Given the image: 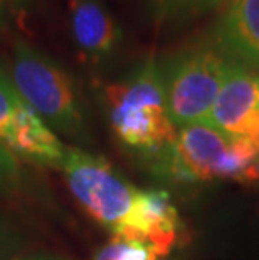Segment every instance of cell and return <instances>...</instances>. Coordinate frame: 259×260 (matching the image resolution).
<instances>
[{
  "label": "cell",
  "mask_w": 259,
  "mask_h": 260,
  "mask_svg": "<svg viewBox=\"0 0 259 260\" xmlns=\"http://www.w3.org/2000/svg\"><path fill=\"white\" fill-rule=\"evenodd\" d=\"M12 260H69V258L52 255V253H22V255L15 257Z\"/></svg>",
  "instance_id": "obj_17"
},
{
  "label": "cell",
  "mask_w": 259,
  "mask_h": 260,
  "mask_svg": "<svg viewBox=\"0 0 259 260\" xmlns=\"http://www.w3.org/2000/svg\"><path fill=\"white\" fill-rule=\"evenodd\" d=\"M239 180L244 181V183H259V156L242 171Z\"/></svg>",
  "instance_id": "obj_16"
},
{
  "label": "cell",
  "mask_w": 259,
  "mask_h": 260,
  "mask_svg": "<svg viewBox=\"0 0 259 260\" xmlns=\"http://www.w3.org/2000/svg\"><path fill=\"white\" fill-rule=\"evenodd\" d=\"M27 242L10 220L0 215V260H12L25 253Z\"/></svg>",
  "instance_id": "obj_12"
},
{
  "label": "cell",
  "mask_w": 259,
  "mask_h": 260,
  "mask_svg": "<svg viewBox=\"0 0 259 260\" xmlns=\"http://www.w3.org/2000/svg\"><path fill=\"white\" fill-rule=\"evenodd\" d=\"M220 54L259 73V0H227L216 25Z\"/></svg>",
  "instance_id": "obj_8"
},
{
  "label": "cell",
  "mask_w": 259,
  "mask_h": 260,
  "mask_svg": "<svg viewBox=\"0 0 259 260\" xmlns=\"http://www.w3.org/2000/svg\"><path fill=\"white\" fill-rule=\"evenodd\" d=\"M10 79L22 99L56 135L84 141L88 123L73 77L32 44L17 41L12 49Z\"/></svg>",
  "instance_id": "obj_4"
},
{
  "label": "cell",
  "mask_w": 259,
  "mask_h": 260,
  "mask_svg": "<svg viewBox=\"0 0 259 260\" xmlns=\"http://www.w3.org/2000/svg\"><path fill=\"white\" fill-rule=\"evenodd\" d=\"M109 124L117 140L150 161L177 140L165 101L162 69L153 57L104 89Z\"/></svg>",
  "instance_id": "obj_2"
},
{
  "label": "cell",
  "mask_w": 259,
  "mask_h": 260,
  "mask_svg": "<svg viewBox=\"0 0 259 260\" xmlns=\"http://www.w3.org/2000/svg\"><path fill=\"white\" fill-rule=\"evenodd\" d=\"M29 176L24 170V161L0 141V195L14 197L27 191Z\"/></svg>",
  "instance_id": "obj_10"
},
{
  "label": "cell",
  "mask_w": 259,
  "mask_h": 260,
  "mask_svg": "<svg viewBox=\"0 0 259 260\" xmlns=\"http://www.w3.org/2000/svg\"><path fill=\"white\" fill-rule=\"evenodd\" d=\"M259 104V73L231 60L227 76L204 123L241 136L247 116Z\"/></svg>",
  "instance_id": "obj_9"
},
{
  "label": "cell",
  "mask_w": 259,
  "mask_h": 260,
  "mask_svg": "<svg viewBox=\"0 0 259 260\" xmlns=\"http://www.w3.org/2000/svg\"><path fill=\"white\" fill-rule=\"evenodd\" d=\"M155 247L141 240H121L111 239L101 247L91 260H160Z\"/></svg>",
  "instance_id": "obj_11"
},
{
  "label": "cell",
  "mask_w": 259,
  "mask_h": 260,
  "mask_svg": "<svg viewBox=\"0 0 259 260\" xmlns=\"http://www.w3.org/2000/svg\"><path fill=\"white\" fill-rule=\"evenodd\" d=\"M241 136L247 138L259 151V104L252 109V113L247 116L246 123L242 126Z\"/></svg>",
  "instance_id": "obj_15"
},
{
  "label": "cell",
  "mask_w": 259,
  "mask_h": 260,
  "mask_svg": "<svg viewBox=\"0 0 259 260\" xmlns=\"http://www.w3.org/2000/svg\"><path fill=\"white\" fill-rule=\"evenodd\" d=\"M224 0H162V10L167 15H195L207 12Z\"/></svg>",
  "instance_id": "obj_13"
},
{
  "label": "cell",
  "mask_w": 259,
  "mask_h": 260,
  "mask_svg": "<svg viewBox=\"0 0 259 260\" xmlns=\"http://www.w3.org/2000/svg\"><path fill=\"white\" fill-rule=\"evenodd\" d=\"M59 170L71 195L111 239L148 242L160 257L177 245L182 222L165 190L136 188L103 156L78 146H68Z\"/></svg>",
  "instance_id": "obj_1"
},
{
  "label": "cell",
  "mask_w": 259,
  "mask_h": 260,
  "mask_svg": "<svg viewBox=\"0 0 259 260\" xmlns=\"http://www.w3.org/2000/svg\"><path fill=\"white\" fill-rule=\"evenodd\" d=\"M0 141L15 156L36 167L57 168L68 146L27 104L12 79L0 69Z\"/></svg>",
  "instance_id": "obj_6"
},
{
  "label": "cell",
  "mask_w": 259,
  "mask_h": 260,
  "mask_svg": "<svg viewBox=\"0 0 259 260\" xmlns=\"http://www.w3.org/2000/svg\"><path fill=\"white\" fill-rule=\"evenodd\" d=\"M231 60L214 49H194L162 69L165 101L175 126L204 123L212 109Z\"/></svg>",
  "instance_id": "obj_5"
},
{
  "label": "cell",
  "mask_w": 259,
  "mask_h": 260,
  "mask_svg": "<svg viewBox=\"0 0 259 260\" xmlns=\"http://www.w3.org/2000/svg\"><path fill=\"white\" fill-rule=\"evenodd\" d=\"M29 0H0V29H5L27 10Z\"/></svg>",
  "instance_id": "obj_14"
},
{
  "label": "cell",
  "mask_w": 259,
  "mask_h": 260,
  "mask_svg": "<svg viewBox=\"0 0 259 260\" xmlns=\"http://www.w3.org/2000/svg\"><path fill=\"white\" fill-rule=\"evenodd\" d=\"M259 156L256 146L244 136H234L207 123L182 126L174 145L153 156V173L177 183L212 180H239Z\"/></svg>",
  "instance_id": "obj_3"
},
{
  "label": "cell",
  "mask_w": 259,
  "mask_h": 260,
  "mask_svg": "<svg viewBox=\"0 0 259 260\" xmlns=\"http://www.w3.org/2000/svg\"><path fill=\"white\" fill-rule=\"evenodd\" d=\"M71 37L81 57L103 64L118 51L121 30L104 0H69Z\"/></svg>",
  "instance_id": "obj_7"
}]
</instances>
